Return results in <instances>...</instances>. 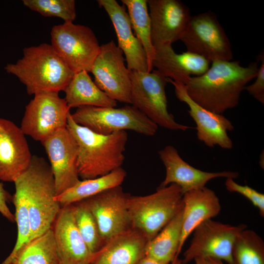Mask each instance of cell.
Returning <instances> with one entry per match:
<instances>
[{"label":"cell","mask_w":264,"mask_h":264,"mask_svg":"<svg viewBox=\"0 0 264 264\" xmlns=\"http://www.w3.org/2000/svg\"><path fill=\"white\" fill-rule=\"evenodd\" d=\"M15 193L12 200L15 207V220L17 225V238L12 252L1 264H7L18 250L28 242L31 236V227L28 202L23 189L17 181L14 182Z\"/></svg>","instance_id":"31"},{"label":"cell","mask_w":264,"mask_h":264,"mask_svg":"<svg viewBox=\"0 0 264 264\" xmlns=\"http://www.w3.org/2000/svg\"><path fill=\"white\" fill-rule=\"evenodd\" d=\"M129 196L118 186L85 199L95 219L104 244L132 228L128 207Z\"/></svg>","instance_id":"13"},{"label":"cell","mask_w":264,"mask_h":264,"mask_svg":"<svg viewBox=\"0 0 264 264\" xmlns=\"http://www.w3.org/2000/svg\"><path fill=\"white\" fill-rule=\"evenodd\" d=\"M171 264H181V260L176 256Z\"/></svg>","instance_id":"38"},{"label":"cell","mask_w":264,"mask_h":264,"mask_svg":"<svg viewBox=\"0 0 264 264\" xmlns=\"http://www.w3.org/2000/svg\"><path fill=\"white\" fill-rule=\"evenodd\" d=\"M232 257L233 264H264L263 240L253 230H242L234 242Z\"/></svg>","instance_id":"29"},{"label":"cell","mask_w":264,"mask_h":264,"mask_svg":"<svg viewBox=\"0 0 264 264\" xmlns=\"http://www.w3.org/2000/svg\"><path fill=\"white\" fill-rule=\"evenodd\" d=\"M127 176L122 167L95 178L80 180L55 198L61 207L85 200L108 189L121 186Z\"/></svg>","instance_id":"25"},{"label":"cell","mask_w":264,"mask_h":264,"mask_svg":"<svg viewBox=\"0 0 264 264\" xmlns=\"http://www.w3.org/2000/svg\"><path fill=\"white\" fill-rule=\"evenodd\" d=\"M131 104L144 114L157 126L172 131L186 130L193 128L176 122L168 110L165 92L167 78L157 70L151 72L132 71Z\"/></svg>","instance_id":"6"},{"label":"cell","mask_w":264,"mask_h":264,"mask_svg":"<svg viewBox=\"0 0 264 264\" xmlns=\"http://www.w3.org/2000/svg\"><path fill=\"white\" fill-rule=\"evenodd\" d=\"M154 48L180 40L191 17L189 7L179 0H147Z\"/></svg>","instance_id":"15"},{"label":"cell","mask_w":264,"mask_h":264,"mask_svg":"<svg viewBox=\"0 0 264 264\" xmlns=\"http://www.w3.org/2000/svg\"><path fill=\"white\" fill-rule=\"evenodd\" d=\"M121 1L127 8L132 29L146 52L148 72H151L155 51L151 40V24L147 0Z\"/></svg>","instance_id":"28"},{"label":"cell","mask_w":264,"mask_h":264,"mask_svg":"<svg viewBox=\"0 0 264 264\" xmlns=\"http://www.w3.org/2000/svg\"><path fill=\"white\" fill-rule=\"evenodd\" d=\"M72 205L77 229L90 252L94 254L104 245L95 219L85 200Z\"/></svg>","instance_id":"30"},{"label":"cell","mask_w":264,"mask_h":264,"mask_svg":"<svg viewBox=\"0 0 264 264\" xmlns=\"http://www.w3.org/2000/svg\"><path fill=\"white\" fill-rule=\"evenodd\" d=\"M23 5L44 17H55L65 22H73L76 17L74 0H23Z\"/></svg>","instance_id":"32"},{"label":"cell","mask_w":264,"mask_h":264,"mask_svg":"<svg viewBox=\"0 0 264 264\" xmlns=\"http://www.w3.org/2000/svg\"><path fill=\"white\" fill-rule=\"evenodd\" d=\"M69 109L83 106L116 107L117 101L111 99L95 84L88 72L74 73L64 90Z\"/></svg>","instance_id":"24"},{"label":"cell","mask_w":264,"mask_h":264,"mask_svg":"<svg viewBox=\"0 0 264 264\" xmlns=\"http://www.w3.org/2000/svg\"><path fill=\"white\" fill-rule=\"evenodd\" d=\"M15 181L22 187L27 200L30 240L52 227L62 208L55 199L54 176L50 164L44 158L33 155L27 170Z\"/></svg>","instance_id":"4"},{"label":"cell","mask_w":264,"mask_h":264,"mask_svg":"<svg viewBox=\"0 0 264 264\" xmlns=\"http://www.w3.org/2000/svg\"><path fill=\"white\" fill-rule=\"evenodd\" d=\"M137 264H168L155 259L152 258L151 257L145 256L143 257Z\"/></svg>","instance_id":"37"},{"label":"cell","mask_w":264,"mask_h":264,"mask_svg":"<svg viewBox=\"0 0 264 264\" xmlns=\"http://www.w3.org/2000/svg\"><path fill=\"white\" fill-rule=\"evenodd\" d=\"M195 264H224L223 261L214 258H196L194 260Z\"/></svg>","instance_id":"36"},{"label":"cell","mask_w":264,"mask_h":264,"mask_svg":"<svg viewBox=\"0 0 264 264\" xmlns=\"http://www.w3.org/2000/svg\"><path fill=\"white\" fill-rule=\"evenodd\" d=\"M182 221V210L154 238L147 242L145 256L171 264L179 254Z\"/></svg>","instance_id":"26"},{"label":"cell","mask_w":264,"mask_h":264,"mask_svg":"<svg viewBox=\"0 0 264 264\" xmlns=\"http://www.w3.org/2000/svg\"><path fill=\"white\" fill-rule=\"evenodd\" d=\"M71 115L77 124L104 135L131 130L152 136L158 129L157 125L132 105L118 108L83 106Z\"/></svg>","instance_id":"7"},{"label":"cell","mask_w":264,"mask_h":264,"mask_svg":"<svg viewBox=\"0 0 264 264\" xmlns=\"http://www.w3.org/2000/svg\"><path fill=\"white\" fill-rule=\"evenodd\" d=\"M167 80L174 87L176 97L189 107L188 111L196 124L198 139L209 147L219 146L231 149L233 142L228 132L234 129L231 121L222 114L212 112L194 101L188 95L184 84L168 78Z\"/></svg>","instance_id":"16"},{"label":"cell","mask_w":264,"mask_h":264,"mask_svg":"<svg viewBox=\"0 0 264 264\" xmlns=\"http://www.w3.org/2000/svg\"><path fill=\"white\" fill-rule=\"evenodd\" d=\"M155 49L153 67L163 76L185 85L192 76L205 73L209 68V61L189 51L178 54L171 44H163Z\"/></svg>","instance_id":"21"},{"label":"cell","mask_w":264,"mask_h":264,"mask_svg":"<svg viewBox=\"0 0 264 264\" xmlns=\"http://www.w3.org/2000/svg\"><path fill=\"white\" fill-rule=\"evenodd\" d=\"M160 159L166 169L164 180L157 188H164L171 184L178 185L184 193L201 189L210 180L218 177L237 178V172H206L198 169L185 161L176 149L168 145L158 151Z\"/></svg>","instance_id":"17"},{"label":"cell","mask_w":264,"mask_h":264,"mask_svg":"<svg viewBox=\"0 0 264 264\" xmlns=\"http://www.w3.org/2000/svg\"><path fill=\"white\" fill-rule=\"evenodd\" d=\"M148 241L132 228L112 238L93 254L90 264H137L145 256Z\"/></svg>","instance_id":"23"},{"label":"cell","mask_w":264,"mask_h":264,"mask_svg":"<svg viewBox=\"0 0 264 264\" xmlns=\"http://www.w3.org/2000/svg\"><path fill=\"white\" fill-rule=\"evenodd\" d=\"M182 200L179 253L186 239L195 229L202 222L217 216L221 210L220 199L215 192L206 186L184 193Z\"/></svg>","instance_id":"22"},{"label":"cell","mask_w":264,"mask_h":264,"mask_svg":"<svg viewBox=\"0 0 264 264\" xmlns=\"http://www.w3.org/2000/svg\"><path fill=\"white\" fill-rule=\"evenodd\" d=\"M114 41L101 45L90 72L97 86L111 99L131 104V71Z\"/></svg>","instance_id":"12"},{"label":"cell","mask_w":264,"mask_h":264,"mask_svg":"<svg viewBox=\"0 0 264 264\" xmlns=\"http://www.w3.org/2000/svg\"><path fill=\"white\" fill-rule=\"evenodd\" d=\"M113 25L118 41V47L125 57L127 67L130 71L148 72L146 52L132 29L126 7L115 0H98Z\"/></svg>","instance_id":"19"},{"label":"cell","mask_w":264,"mask_h":264,"mask_svg":"<svg viewBox=\"0 0 264 264\" xmlns=\"http://www.w3.org/2000/svg\"><path fill=\"white\" fill-rule=\"evenodd\" d=\"M51 45L74 73L90 72L100 46L91 28L73 22H64L52 27Z\"/></svg>","instance_id":"8"},{"label":"cell","mask_w":264,"mask_h":264,"mask_svg":"<svg viewBox=\"0 0 264 264\" xmlns=\"http://www.w3.org/2000/svg\"><path fill=\"white\" fill-rule=\"evenodd\" d=\"M32 156L20 127L0 118V179L14 182L27 170Z\"/></svg>","instance_id":"18"},{"label":"cell","mask_w":264,"mask_h":264,"mask_svg":"<svg viewBox=\"0 0 264 264\" xmlns=\"http://www.w3.org/2000/svg\"><path fill=\"white\" fill-rule=\"evenodd\" d=\"M41 143L49 160L57 196L80 180L77 144L66 128L57 130Z\"/></svg>","instance_id":"14"},{"label":"cell","mask_w":264,"mask_h":264,"mask_svg":"<svg viewBox=\"0 0 264 264\" xmlns=\"http://www.w3.org/2000/svg\"><path fill=\"white\" fill-rule=\"evenodd\" d=\"M10 199V196L4 189L3 185L0 182V213L11 222H14V215L11 212L7 205Z\"/></svg>","instance_id":"35"},{"label":"cell","mask_w":264,"mask_h":264,"mask_svg":"<svg viewBox=\"0 0 264 264\" xmlns=\"http://www.w3.org/2000/svg\"><path fill=\"white\" fill-rule=\"evenodd\" d=\"M7 264H60L52 227L23 244Z\"/></svg>","instance_id":"27"},{"label":"cell","mask_w":264,"mask_h":264,"mask_svg":"<svg viewBox=\"0 0 264 264\" xmlns=\"http://www.w3.org/2000/svg\"><path fill=\"white\" fill-rule=\"evenodd\" d=\"M183 194L175 184L157 188L154 193L143 196H131L128 207L132 226L140 231L148 242L182 209Z\"/></svg>","instance_id":"5"},{"label":"cell","mask_w":264,"mask_h":264,"mask_svg":"<svg viewBox=\"0 0 264 264\" xmlns=\"http://www.w3.org/2000/svg\"><path fill=\"white\" fill-rule=\"evenodd\" d=\"M225 185L230 192L239 193L247 199L256 207L260 215L264 217V195L247 185H242L236 182L232 178H226Z\"/></svg>","instance_id":"33"},{"label":"cell","mask_w":264,"mask_h":264,"mask_svg":"<svg viewBox=\"0 0 264 264\" xmlns=\"http://www.w3.org/2000/svg\"><path fill=\"white\" fill-rule=\"evenodd\" d=\"M257 61H260L255 82L247 85L245 89L248 93L263 105L264 104V52L263 50L257 56Z\"/></svg>","instance_id":"34"},{"label":"cell","mask_w":264,"mask_h":264,"mask_svg":"<svg viewBox=\"0 0 264 264\" xmlns=\"http://www.w3.org/2000/svg\"><path fill=\"white\" fill-rule=\"evenodd\" d=\"M187 51L198 55L210 63L232 61V46L216 15L211 11L191 16L180 38Z\"/></svg>","instance_id":"9"},{"label":"cell","mask_w":264,"mask_h":264,"mask_svg":"<svg viewBox=\"0 0 264 264\" xmlns=\"http://www.w3.org/2000/svg\"><path fill=\"white\" fill-rule=\"evenodd\" d=\"M70 112L59 92H40L26 106L20 128L25 135L41 142L57 130L66 128Z\"/></svg>","instance_id":"10"},{"label":"cell","mask_w":264,"mask_h":264,"mask_svg":"<svg viewBox=\"0 0 264 264\" xmlns=\"http://www.w3.org/2000/svg\"><path fill=\"white\" fill-rule=\"evenodd\" d=\"M199 76H192L184 85L189 96L203 108L222 114L236 107L242 92L257 74L258 61L248 66L237 61H217Z\"/></svg>","instance_id":"1"},{"label":"cell","mask_w":264,"mask_h":264,"mask_svg":"<svg viewBox=\"0 0 264 264\" xmlns=\"http://www.w3.org/2000/svg\"><path fill=\"white\" fill-rule=\"evenodd\" d=\"M66 129L77 144L78 170L82 180L105 176L121 167L128 137L126 131L96 133L75 122L70 112Z\"/></svg>","instance_id":"2"},{"label":"cell","mask_w":264,"mask_h":264,"mask_svg":"<svg viewBox=\"0 0 264 264\" xmlns=\"http://www.w3.org/2000/svg\"><path fill=\"white\" fill-rule=\"evenodd\" d=\"M5 69L19 79L30 95L64 91L74 74L51 44L45 43L24 48L23 57Z\"/></svg>","instance_id":"3"},{"label":"cell","mask_w":264,"mask_h":264,"mask_svg":"<svg viewBox=\"0 0 264 264\" xmlns=\"http://www.w3.org/2000/svg\"><path fill=\"white\" fill-rule=\"evenodd\" d=\"M247 226L231 225L207 220L194 230L189 247L183 254L181 264H188L196 258H214L233 264L232 248L235 240Z\"/></svg>","instance_id":"11"},{"label":"cell","mask_w":264,"mask_h":264,"mask_svg":"<svg viewBox=\"0 0 264 264\" xmlns=\"http://www.w3.org/2000/svg\"><path fill=\"white\" fill-rule=\"evenodd\" d=\"M52 228L60 264H90L93 254L77 229L72 204L61 208Z\"/></svg>","instance_id":"20"}]
</instances>
